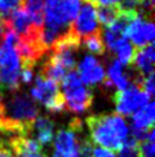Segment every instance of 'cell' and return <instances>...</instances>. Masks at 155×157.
<instances>
[{
  "mask_svg": "<svg viewBox=\"0 0 155 157\" xmlns=\"http://www.w3.org/2000/svg\"><path fill=\"white\" fill-rule=\"evenodd\" d=\"M25 10L29 14L32 25L43 29L44 25V2L43 0H25Z\"/></svg>",
  "mask_w": 155,
  "mask_h": 157,
  "instance_id": "17",
  "label": "cell"
},
{
  "mask_svg": "<svg viewBox=\"0 0 155 157\" xmlns=\"http://www.w3.org/2000/svg\"><path fill=\"white\" fill-rule=\"evenodd\" d=\"M116 56H118V61L121 65H131L132 64V60H133V56H135V47L127 40H123L118 47L115 48Z\"/></svg>",
  "mask_w": 155,
  "mask_h": 157,
  "instance_id": "19",
  "label": "cell"
},
{
  "mask_svg": "<svg viewBox=\"0 0 155 157\" xmlns=\"http://www.w3.org/2000/svg\"><path fill=\"white\" fill-rule=\"evenodd\" d=\"M106 78L113 86L118 88V91H124V90H127L131 86L129 77L124 73L123 65H121L118 60H113L111 63H110Z\"/></svg>",
  "mask_w": 155,
  "mask_h": 157,
  "instance_id": "15",
  "label": "cell"
},
{
  "mask_svg": "<svg viewBox=\"0 0 155 157\" xmlns=\"http://www.w3.org/2000/svg\"><path fill=\"white\" fill-rule=\"evenodd\" d=\"M61 85H62L61 94L63 96L65 110L70 113H83L91 108L93 103V91L83 85L78 71H69Z\"/></svg>",
  "mask_w": 155,
  "mask_h": 157,
  "instance_id": "3",
  "label": "cell"
},
{
  "mask_svg": "<svg viewBox=\"0 0 155 157\" xmlns=\"http://www.w3.org/2000/svg\"><path fill=\"white\" fill-rule=\"evenodd\" d=\"M13 152L17 157H45L43 147L35 139L29 136H21L10 144Z\"/></svg>",
  "mask_w": 155,
  "mask_h": 157,
  "instance_id": "12",
  "label": "cell"
},
{
  "mask_svg": "<svg viewBox=\"0 0 155 157\" xmlns=\"http://www.w3.org/2000/svg\"><path fill=\"white\" fill-rule=\"evenodd\" d=\"M25 7V0H0V14L9 18L16 10Z\"/></svg>",
  "mask_w": 155,
  "mask_h": 157,
  "instance_id": "21",
  "label": "cell"
},
{
  "mask_svg": "<svg viewBox=\"0 0 155 157\" xmlns=\"http://www.w3.org/2000/svg\"><path fill=\"white\" fill-rule=\"evenodd\" d=\"M118 157H141L140 149H138V142L133 138L128 135L123 144V147L120 148Z\"/></svg>",
  "mask_w": 155,
  "mask_h": 157,
  "instance_id": "20",
  "label": "cell"
},
{
  "mask_svg": "<svg viewBox=\"0 0 155 157\" xmlns=\"http://www.w3.org/2000/svg\"><path fill=\"white\" fill-rule=\"evenodd\" d=\"M154 31L155 30L153 21L143 20L140 16L128 25L125 31V38L131 39L133 43L132 46L135 48H141L154 43Z\"/></svg>",
  "mask_w": 155,
  "mask_h": 157,
  "instance_id": "8",
  "label": "cell"
},
{
  "mask_svg": "<svg viewBox=\"0 0 155 157\" xmlns=\"http://www.w3.org/2000/svg\"><path fill=\"white\" fill-rule=\"evenodd\" d=\"M151 98L137 85H131L124 91H115L113 101L118 116H133L151 101Z\"/></svg>",
  "mask_w": 155,
  "mask_h": 157,
  "instance_id": "6",
  "label": "cell"
},
{
  "mask_svg": "<svg viewBox=\"0 0 155 157\" xmlns=\"http://www.w3.org/2000/svg\"><path fill=\"white\" fill-rule=\"evenodd\" d=\"M97 21L101 22V25L105 27H109L120 17L121 8L120 5H99L96 8Z\"/></svg>",
  "mask_w": 155,
  "mask_h": 157,
  "instance_id": "16",
  "label": "cell"
},
{
  "mask_svg": "<svg viewBox=\"0 0 155 157\" xmlns=\"http://www.w3.org/2000/svg\"><path fill=\"white\" fill-rule=\"evenodd\" d=\"M0 157H17L10 145L0 143Z\"/></svg>",
  "mask_w": 155,
  "mask_h": 157,
  "instance_id": "26",
  "label": "cell"
},
{
  "mask_svg": "<svg viewBox=\"0 0 155 157\" xmlns=\"http://www.w3.org/2000/svg\"><path fill=\"white\" fill-rule=\"evenodd\" d=\"M79 77L84 86L93 87L103 83L106 79V73L98 60L93 56H85L79 64Z\"/></svg>",
  "mask_w": 155,
  "mask_h": 157,
  "instance_id": "9",
  "label": "cell"
},
{
  "mask_svg": "<svg viewBox=\"0 0 155 157\" xmlns=\"http://www.w3.org/2000/svg\"><path fill=\"white\" fill-rule=\"evenodd\" d=\"M67 73L69 71L63 68L62 64H61L53 55L49 53L48 59L45 60V63L43 64V68L39 74L43 75L44 78H47V79H51L56 83H61Z\"/></svg>",
  "mask_w": 155,
  "mask_h": 157,
  "instance_id": "13",
  "label": "cell"
},
{
  "mask_svg": "<svg viewBox=\"0 0 155 157\" xmlns=\"http://www.w3.org/2000/svg\"><path fill=\"white\" fill-rule=\"evenodd\" d=\"M87 126L89 128L91 143L111 152H119L129 135L124 118L116 113L91 116L87 118Z\"/></svg>",
  "mask_w": 155,
  "mask_h": 157,
  "instance_id": "1",
  "label": "cell"
},
{
  "mask_svg": "<svg viewBox=\"0 0 155 157\" xmlns=\"http://www.w3.org/2000/svg\"><path fill=\"white\" fill-rule=\"evenodd\" d=\"M83 134V123L79 118H74L67 128H62L54 135V152L56 157H79V145Z\"/></svg>",
  "mask_w": 155,
  "mask_h": 157,
  "instance_id": "5",
  "label": "cell"
},
{
  "mask_svg": "<svg viewBox=\"0 0 155 157\" xmlns=\"http://www.w3.org/2000/svg\"><path fill=\"white\" fill-rule=\"evenodd\" d=\"M71 31L80 38V42L83 38L101 31V27H99L97 21L96 8L93 5L84 3L81 9H79V14H78L76 20L71 25Z\"/></svg>",
  "mask_w": 155,
  "mask_h": 157,
  "instance_id": "7",
  "label": "cell"
},
{
  "mask_svg": "<svg viewBox=\"0 0 155 157\" xmlns=\"http://www.w3.org/2000/svg\"><path fill=\"white\" fill-rule=\"evenodd\" d=\"M92 157H116L114 152L107 151L101 147H93L92 149Z\"/></svg>",
  "mask_w": 155,
  "mask_h": 157,
  "instance_id": "24",
  "label": "cell"
},
{
  "mask_svg": "<svg viewBox=\"0 0 155 157\" xmlns=\"http://www.w3.org/2000/svg\"><path fill=\"white\" fill-rule=\"evenodd\" d=\"M138 4H140V0H121L119 5L124 10H137Z\"/></svg>",
  "mask_w": 155,
  "mask_h": 157,
  "instance_id": "25",
  "label": "cell"
},
{
  "mask_svg": "<svg viewBox=\"0 0 155 157\" xmlns=\"http://www.w3.org/2000/svg\"><path fill=\"white\" fill-rule=\"evenodd\" d=\"M30 96L36 101H40L51 113L65 112V101L58 83L47 79L40 74H38L35 78V83L31 87Z\"/></svg>",
  "mask_w": 155,
  "mask_h": 157,
  "instance_id": "4",
  "label": "cell"
},
{
  "mask_svg": "<svg viewBox=\"0 0 155 157\" xmlns=\"http://www.w3.org/2000/svg\"><path fill=\"white\" fill-rule=\"evenodd\" d=\"M154 63H155L154 43L147 44V46L141 48H135V56L131 65H133V68L140 74L141 78L146 77L149 74H153Z\"/></svg>",
  "mask_w": 155,
  "mask_h": 157,
  "instance_id": "10",
  "label": "cell"
},
{
  "mask_svg": "<svg viewBox=\"0 0 155 157\" xmlns=\"http://www.w3.org/2000/svg\"><path fill=\"white\" fill-rule=\"evenodd\" d=\"M32 134H35V140L41 147L49 145L54 139V122L48 116H39L31 127Z\"/></svg>",
  "mask_w": 155,
  "mask_h": 157,
  "instance_id": "11",
  "label": "cell"
},
{
  "mask_svg": "<svg viewBox=\"0 0 155 157\" xmlns=\"http://www.w3.org/2000/svg\"><path fill=\"white\" fill-rule=\"evenodd\" d=\"M80 43H83V46H84V48L88 52H92L99 56L106 53V46H105L103 39H102V30L99 33H96V34L83 38Z\"/></svg>",
  "mask_w": 155,
  "mask_h": 157,
  "instance_id": "18",
  "label": "cell"
},
{
  "mask_svg": "<svg viewBox=\"0 0 155 157\" xmlns=\"http://www.w3.org/2000/svg\"><path fill=\"white\" fill-rule=\"evenodd\" d=\"M2 106H3V100H2V94H0V113H2Z\"/></svg>",
  "mask_w": 155,
  "mask_h": 157,
  "instance_id": "27",
  "label": "cell"
},
{
  "mask_svg": "<svg viewBox=\"0 0 155 157\" xmlns=\"http://www.w3.org/2000/svg\"><path fill=\"white\" fill-rule=\"evenodd\" d=\"M18 40L12 29H8L0 39V88L16 92L21 87V61L14 49Z\"/></svg>",
  "mask_w": 155,
  "mask_h": 157,
  "instance_id": "2",
  "label": "cell"
},
{
  "mask_svg": "<svg viewBox=\"0 0 155 157\" xmlns=\"http://www.w3.org/2000/svg\"><path fill=\"white\" fill-rule=\"evenodd\" d=\"M154 3H155V0H140L137 12L143 20L153 21V17H154Z\"/></svg>",
  "mask_w": 155,
  "mask_h": 157,
  "instance_id": "22",
  "label": "cell"
},
{
  "mask_svg": "<svg viewBox=\"0 0 155 157\" xmlns=\"http://www.w3.org/2000/svg\"><path fill=\"white\" fill-rule=\"evenodd\" d=\"M138 149H140V155L145 157H153L155 152V144L153 142H141L138 143Z\"/></svg>",
  "mask_w": 155,
  "mask_h": 157,
  "instance_id": "23",
  "label": "cell"
},
{
  "mask_svg": "<svg viewBox=\"0 0 155 157\" xmlns=\"http://www.w3.org/2000/svg\"><path fill=\"white\" fill-rule=\"evenodd\" d=\"M154 118H155V105L153 101L149 103L145 108L138 110L132 117V128L136 130H150L154 128Z\"/></svg>",
  "mask_w": 155,
  "mask_h": 157,
  "instance_id": "14",
  "label": "cell"
}]
</instances>
